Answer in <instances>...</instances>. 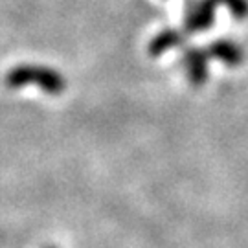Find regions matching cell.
Instances as JSON below:
<instances>
[{"label":"cell","mask_w":248,"mask_h":248,"mask_svg":"<svg viewBox=\"0 0 248 248\" xmlns=\"http://www.w3.org/2000/svg\"><path fill=\"white\" fill-rule=\"evenodd\" d=\"M6 85L9 89H22L26 85H37L50 96H59L66 89V81L61 72L48 66H41V64H18L15 68H11L6 76Z\"/></svg>","instance_id":"6da1fadb"},{"label":"cell","mask_w":248,"mask_h":248,"mask_svg":"<svg viewBox=\"0 0 248 248\" xmlns=\"http://www.w3.org/2000/svg\"><path fill=\"white\" fill-rule=\"evenodd\" d=\"M217 2L215 0H186L184 8V31L202 33L215 22Z\"/></svg>","instance_id":"7a4b0ae2"},{"label":"cell","mask_w":248,"mask_h":248,"mask_svg":"<svg viewBox=\"0 0 248 248\" xmlns=\"http://www.w3.org/2000/svg\"><path fill=\"white\" fill-rule=\"evenodd\" d=\"M182 66L193 87H202L210 78V55L202 48L189 46L182 53Z\"/></svg>","instance_id":"3957f363"},{"label":"cell","mask_w":248,"mask_h":248,"mask_svg":"<svg viewBox=\"0 0 248 248\" xmlns=\"http://www.w3.org/2000/svg\"><path fill=\"white\" fill-rule=\"evenodd\" d=\"M208 55L215 59V61H221L226 66H239L245 61V52L237 43H233L230 39H215L208 46Z\"/></svg>","instance_id":"277c9868"},{"label":"cell","mask_w":248,"mask_h":248,"mask_svg":"<svg viewBox=\"0 0 248 248\" xmlns=\"http://www.w3.org/2000/svg\"><path fill=\"white\" fill-rule=\"evenodd\" d=\"M184 45H186V31L177 30V28H166L151 39L147 52H149L151 57H160L169 50L182 48Z\"/></svg>","instance_id":"5b68a950"},{"label":"cell","mask_w":248,"mask_h":248,"mask_svg":"<svg viewBox=\"0 0 248 248\" xmlns=\"http://www.w3.org/2000/svg\"><path fill=\"white\" fill-rule=\"evenodd\" d=\"M217 6L221 4L224 8H228L232 17L235 20H247L248 18V0H215Z\"/></svg>","instance_id":"8992f818"},{"label":"cell","mask_w":248,"mask_h":248,"mask_svg":"<svg viewBox=\"0 0 248 248\" xmlns=\"http://www.w3.org/2000/svg\"><path fill=\"white\" fill-rule=\"evenodd\" d=\"M48 248H55V247H48Z\"/></svg>","instance_id":"52a82bcc"}]
</instances>
